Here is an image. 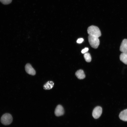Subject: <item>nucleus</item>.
<instances>
[{
	"instance_id": "nucleus-4",
	"label": "nucleus",
	"mask_w": 127,
	"mask_h": 127,
	"mask_svg": "<svg viewBox=\"0 0 127 127\" xmlns=\"http://www.w3.org/2000/svg\"><path fill=\"white\" fill-rule=\"evenodd\" d=\"M102 112V108L99 106L95 107L93 110L92 115L93 117L95 119L99 118L101 115Z\"/></svg>"
},
{
	"instance_id": "nucleus-13",
	"label": "nucleus",
	"mask_w": 127,
	"mask_h": 127,
	"mask_svg": "<svg viewBox=\"0 0 127 127\" xmlns=\"http://www.w3.org/2000/svg\"><path fill=\"white\" fill-rule=\"evenodd\" d=\"M12 0H0V2L3 4L6 5L11 3Z\"/></svg>"
},
{
	"instance_id": "nucleus-1",
	"label": "nucleus",
	"mask_w": 127,
	"mask_h": 127,
	"mask_svg": "<svg viewBox=\"0 0 127 127\" xmlns=\"http://www.w3.org/2000/svg\"><path fill=\"white\" fill-rule=\"evenodd\" d=\"M87 32L89 35L98 38L101 35L100 29L98 27L92 25L89 27L87 29Z\"/></svg>"
},
{
	"instance_id": "nucleus-2",
	"label": "nucleus",
	"mask_w": 127,
	"mask_h": 127,
	"mask_svg": "<svg viewBox=\"0 0 127 127\" xmlns=\"http://www.w3.org/2000/svg\"><path fill=\"white\" fill-rule=\"evenodd\" d=\"M12 117L10 114L6 113L3 115L1 118V123L5 125H8L11 124L12 121Z\"/></svg>"
},
{
	"instance_id": "nucleus-7",
	"label": "nucleus",
	"mask_w": 127,
	"mask_h": 127,
	"mask_svg": "<svg viewBox=\"0 0 127 127\" xmlns=\"http://www.w3.org/2000/svg\"><path fill=\"white\" fill-rule=\"evenodd\" d=\"M120 50L122 52H127V39H124L123 40L120 47Z\"/></svg>"
},
{
	"instance_id": "nucleus-12",
	"label": "nucleus",
	"mask_w": 127,
	"mask_h": 127,
	"mask_svg": "<svg viewBox=\"0 0 127 127\" xmlns=\"http://www.w3.org/2000/svg\"><path fill=\"white\" fill-rule=\"evenodd\" d=\"M84 57L85 61L87 62H90L91 60V57L90 54L88 53L84 54Z\"/></svg>"
},
{
	"instance_id": "nucleus-6",
	"label": "nucleus",
	"mask_w": 127,
	"mask_h": 127,
	"mask_svg": "<svg viewBox=\"0 0 127 127\" xmlns=\"http://www.w3.org/2000/svg\"><path fill=\"white\" fill-rule=\"evenodd\" d=\"M25 69L26 72L30 75H34L36 74V72L35 70L29 64H26Z\"/></svg>"
},
{
	"instance_id": "nucleus-3",
	"label": "nucleus",
	"mask_w": 127,
	"mask_h": 127,
	"mask_svg": "<svg viewBox=\"0 0 127 127\" xmlns=\"http://www.w3.org/2000/svg\"><path fill=\"white\" fill-rule=\"evenodd\" d=\"M88 39L89 44L92 48H98L100 43L98 37L89 35Z\"/></svg>"
},
{
	"instance_id": "nucleus-11",
	"label": "nucleus",
	"mask_w": 127,
	"mask_h": 127,
	"mask_svg": "<svg viewBox=\"0 0 127 127\" xmlns=\"http://www.w3.org/2000/svg\"><path fill=\"white\" fill-rule=\"evenodd\" d=\"M54 83L52 81H48L43 86L44 89L45 90L50 89L52 88Z\"/></svg>"
},
{
	"instance_id": "nucleus-5",
	"label": "nucleus",
	"mask_w": 127,
	"mask_h": 127,
	"mask_svg": "<svg viewBox=\"0 0 127 127\" xmlns=\"http://www.w3.org/2000/svg\"><path fill=\"white\" fill-rule=\"evenodd\" d=\"M64 113V111L62 106L60 105H58L55 111V115L56 116H59L63 115Z\"/></svg>"
},
{
	"instance_id": "nucleus-8",
	"label": "nucleus",
	"mask_w": 127,
	"mask_h": 127,
	"mask_svg": "<svg viewBox=\"0 0 127 127\" xmlns=\"http://www.w3.org/2000/svg\"><path fill=\"white\" fill-rule=\"evenodd\" d=\"M120 119L124 121H127V109L121 111L119 116Z\"/></svg>"
},
{
	"instance_id": "nucleus-15",
	"label": "nucleus",
	"mask_w": 127,
	"mask_h": 127,
	"mask_svg": "<svg viewBox=\"0 0 127 127\" xmlns=\"http://www.w3.org/2000/svg\"><path fill=\"white\" fill-rule=\"evenodd\" d=\"M84 40L82 38L78 39L77 41V42L79 44L82 43Z\"/></svg>"
},
{
	"instance_id": "nucleus-9",
	"label": "nucleus",
	"mask_w": 127,
	"mask_h": 127,
	"mask_svg": "<svg viewBox=\"0 0 127 127\" xmlns=\"http://www.w3.org/2000/svg\"><path fill=\"white\" fill-rule=\"evenodd\" d=\"M75 75L77 78L79 79H83L85 77L84 72L82 69H80L77 71L75 73Z\"/></svg>"
},
{
	"instance_id": "nucleus-14",
	"label": "nucleus",
	"mask_w": 127,
	"mask_h": 127,
	"mask_svg": "<svg viewBox=\"0 0 127 127\" xmlns=\"http://www.w3.org/2000/svg\"><path fill=\"white\" fill-rule=\"evenodd\" d=\"M88 50V48H85L82 49L81 51V53H85L87 52Z\"/></svg>"
},
{
	"instance_id": "nucleus-10",
	"label": "nucleus",
	"mask_w": 127,
	"mask_h": 127,
	"mask_svg": "<svg viewBox=\"0 0 127 127\" xmlns=\"http://www.w3.org/2000/svg\"><path fill=\"white\" fill-rule=\"evenodd\" d=\"M119 58L121 61L127 65V52H122Z\"/></svg>"
}]
</instances>
